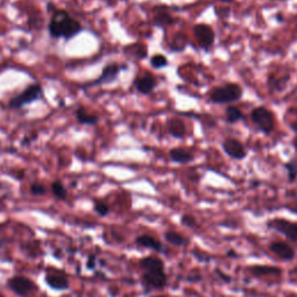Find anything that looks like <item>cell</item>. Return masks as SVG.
Returning <instances> with one entry per match:
<instances>
[{
    "label": "cell",
    "mask_w": 297,
    "mask_h": 297,
    "mask_svg": "<svg viewBox=\"0 0 297 297\" xmlns=\"http://www.w3.org/2000/svg\"><path fill=\"white\" fill-rule=\"evenodd\" d=\"M194 256L199 260V262H201V263H209L210 259H211L210 255L203 251H195Z\"/></svg>",
    "instance_id": "29"
},
{
    "label": "cell",
    "mask_w": 297,
    "mask_h": 297,
    "mask_svg": "<svg viewBox=\"0 0 297 297\" xmlns=\"http://www.w3.org/2000/svg\"><path fill=\"white\" fill-rule=\"evenodd\" d=\"M250 119L253 124H255L258 129L264 132L265 135L272 134V131L275 128V116L273 112L267 109L265 106H260L254 108L251 112Z\"/></svg>",
    "instance_id": "5"
},
{
    "label": "cell",
    "mask_w": 297,
    "mask_h": 297,
    "mask_svg": "<svg viewBox=\"0 0 297 297\" xmlns=\"http://www.w3.org/2000/svg\"><path fill=\"white\" fill-rule=\"evenodd\" d=\"M36 138H38V135L36 134H34V136H30V137H26L22 140V145H28V144H30L31 140H35Z\"/></svg>",
    "instance_id": "31"
},
{
    "label": "cell",
    "mask_w": 297,
    "mask_h": 297,
    "mask_svg": "<svg viewBox=\"0 0 297 297\" xmlns=\"http://www.w3.org/2000/svg\"><path fill=\"white\" fill-rule=\"evenodd\" d=\"M7 286L12 291L21 297H28L36 290V284L26 276H13L7 281Z\"/></svg>",
    "instance_id": "9"
},
{
    "label": "cell",
    "mask_w": 297,
    "mask_h": 297,
    "mask_svg": "<svg viewBox=\"0 0 297 297\" xmlns=\"http://www.w3.org/2000/svg\"><path fill=\"white\" fill-rule=\"evenodd\" d=\"M135 242H136V244L138 245V246L150 248V250H154L156 252H162V250H163L162 243H160L157 238H155V237H152L150 235L138 236L137 238H136Z\"/></svg>",
    "instance_id": "18"
},
{
    "label": "cell",
    "mask_w": 297,
    "mask_h": 297,
    "mask_svg": "<svg viewBox=\"0 0 297 297\" xmlns=\"http://www.w3.org/2000/svg\"><path fill=\"white\" fill-rule=\"evenodd\" d=\"M284 170L287 172L288 181L289 182H295L297 180V160L290 159L283 165Z\"/></svg>",
    "instance_id": "24"
},
{
    "label": "cell",
    "mask_w": 297,
    "mask_h": 297,
    "mask_svg": "<svg viewBox=\"0 0 297 297\" xmlns=\"http://www.w3.org/2000/svg\"><path fill=\"white\" fill-rule=\"evenodd\" d=\"M228 255L229 256H237V253L235 252V250H230L228 252Z\"/></svg>",
    "instance_id": "38"
},
{
    "label": "cell",
    "mask_w": 297,
    "mask_h": 297,
    "mask_svg": "<svg viewBox=\"0 0 297 297\" xmlns=\"http://www.w3.org/2000/svg\"><path fill=\"white\" fill-rule=\"evenodd\" d=\"M164 237H165L167 243L174 245V246L183 247V246H187L188 245V239L186 238V237L181 234H179V232H176V231H173V230L166 231Z\"/></svg>",
    "instance_id": "21"
},
{
    "label": "cell",
    "mask_w": 297,
    "mask_h": 297,
    "mask_svg": "<svg viewBox=\"0 0 297 297\" xmlns=\"http://www.w3.org/2000/svg\"><path fill=\"white\" fill-rule=\"evenodd\" d=\"M267 228L286 237L289 242H297V223L286 218H273L267 220Z\"/></svg>",
    "instance_id": "8"
},
{
    "label": "cell",
    "mask_w": 297,
    "mask_h": 297,
    "mask_svg": "<svg viewBox=\"0 0 297 297\" xmlns=\"http://www.w3.org/2000/svg\"><path fill=\"white\" fill-rule=\"evenodd\" d=\"M292 146H294V148L297 151V135L295 136L294 140H292Z\"/></svg>",
    "instance_id": "37"
},
{
    "label": "cell",
    "mask_w": 297,
    "mask_h": 297,
    "mask_svg": "<svg viewBox=\"0 0 297 297\" xmlns=\"http://www.w3.org/2000/svg\"><path fill=\"white\" fill-rule=\"evenodd\" d=\"M270 251L273 254L278 256L279 259L283 260V262H290L296 255L294 247L287 242H282V240H274V242H272L270 244Z\"/></svg>",
    "instance_id": "12"
},
{
    "label": "cell",
    "mask_w": 297,
    "mask_h": 297,
    "mask_svg": "<svg viewBox=\"0 0 297 297\" xmlns=\"http://www.w3.org/2000/svg\"><path fill=\"white\" fill-rule=\"evenodd\" d=\"M83 30L82 23L65 10L56 11L51 14L50 21L48 23V33L50 38L55 40L62 39L64 41H70Z\"/></svg>",
    "instance_id": "1"
},
{
    "label": "cell",
    "mask_w": 297,
    "mask_h": 297,
    "mask_svg": "<svg viewBox=\"0 0 297 297\" xmlns=\"http://www.w3.org/2000/svg\"><path fill=\"white\" fill-rule=\"evenodd\" d=\"M155 297H165V296H155Z\"/></svg>",
    "instance_id": "41"
},
{
    "label": "cell",
    "mask_w": 297,
    "mask_h": 297,
    "mask_svg": "<svg viewBox=\"0 0 297 297\" xmlns=\"http://www.w3.org/2000/svg\"><path fill=\"white\" fill-rule=\"evenodd\" d=\"M47 10H48V12H50V10H51V14L55 13V12L57 11V9H56V7H55V4L54 3H48L47 4Z\"/></svg>",
    "instance_id": "35"
},
{
    "label": "cell",
    "mask_w": 297,
    "mask_h": 297,
    "mask_svg": "<svg viewBox=\"0 0 297 297\" xmlns=\"http://www.w3.org/2000/svg\"><path fill=\"white\" fill-rule=\"evenodd\" d=\"M250 274L254 278H279L282 275V270L276 266H270V265H252L247 268Z\"/></svg>",
    "instance_id": "13"
},
{
    "label": "cell",
    "mask_w": 297,
    "mask_h": 297,
    "mask_svg": "<svg viewBox=\"0 0 297 297\" xmlns=\"http://www.w3.org/2000/svg\"><path fill=\"white\" fill-rule=\"evenodd\" d=\"M226 121L229 124H235L240 121H246V116L236 106H228L226 109Z\"/></svg>",
    "instance_id": "20"
},
{
    "label": "cell",
    "mask_w": 297,
    "mask_h": 297,
    "mask_svg": "<svg viewBox=\"0 0 297 297\" xmlns=\"http://www.w3.org/2000/svg\"><path fill=\"white\" fill-rule=\"evenodd\" d=\"M289 128H290V129L292 131L296 132V134H297V109H296V119H295V121H292V122L289 123Z\"/></svg>",
    "instance_id": "33"
},
{
    "label": "cell",
    "mask_w": 297,
    "mask_h": 297,
    "mask_svg": "<svg viewBox=\"0 0 297 297\" xmlns=\"http://www.w3.org/2000/svg\"><path fill=\"white\" fill-rule=\"evenodd\" d=\"M286 208H287V209H288L289 211L292 212V214L297 215V201H296L295 203L290 204V206H286Z\"/></svg>",
    "instance_id": "32"
},
{
    "label": "cell",
    "mask_w": 297,
    "mask_h": 297,
    "mask_svg": "<svg viewBox=\"0 0 297 297\" xmlns=\"http://www.w3.org/2000/svg\"><path fill=\"white\" fill-rule=\"evenodd\" d=\"M93 208H94V211L96 212V214H98L99 216H101V217H105V216L109 214V211H110L109 206H108V204L103 201H100V200H95Z\"/></svg>",
    "instance_id": "26"
},
{
    "label": "cell",
    "mask_w": 297,
    "mask_h": 297,
    "mask_svg": "<svg viewBox=\"0 0 297 297\" xmlns=\"http://www.w3.org/2000/svg\"><path fill=\"white\" fill-rule=\"evenodd\" d=\"M167 130L172 137L182 139L186 137V126L180 119H171L167 121Z\"/></svg>",
    "instance_id": "17"
},
{
    "label": "cell",
    "mask_w": 297,
    "mask_h": 297,
    "mask_svg": "<svg viewBox=\"0 0 297 297\" xmlns=\"http://www.w3.org/2000/svg\"><path fill=\"white\" fill-rule=\"evenodd\" d=\"M216 274H217L219 276V278H220V280L224 281V282H227V283H230L231 282V278H230V276L227 275V274H224V273H222L219 270H216Z\"/></svg>",
    "instance_id": "30"
},
{
    "label": "cell",
    "mask_w": 297,
    "mask_h": 297,
    "mask_svg": "<svg viewBox=\"0 0 297 297\" xmlns=\"http://www.w3.org/2000/svg\"><path fill=\"white\" fill-rule=\"evenodd\" d=\"M175 21L176 20L172 17L171 14L165 13V12H160V13L156 14L154 17V25L160 28H165L174 25Z\"/></svg>",
    "instance_id": "22"
},
{
    "label": "cell",
    "mask_w": 297,
    "mask_h": 297,
    "mask_svg": "<svg viewBox=\"0 0 297 297\" xmlns=\"http://www.w3.org/2000/svg\"><path fill=\"white\" fill-rule=\"evenodd\" d=\"M181 223L184 227L191 228V229L198 228V220H196L194 216L188 215V214H184L181 216Z\"/></svg>",
    "instance_id": "28"
},
{
    "label": "cell",
    "mask_w": 297,
    "mask_h": 297,
    "mask_svg": "<svg viewBox=\"0 0 297 297\" xmlns=\"http://www.w3.org/2000/svg\"><path fill=\"white\" fill-rule=\"evenodd\" d=\"M94 266H95L94 256H93V255H91V256H90V259H88V262H87V267L90 268V270H93Z\"/></svg>",
    "instance_id": "34"
},
{
    "label": "cell",
    "mask_w": 297,
    "mask_h": 297,
    "mask_svg": "<svg viewBox=\"0 0 297 297\" xmlns=\"http://www.w3.org/2000/svg\"><path fill=\"white\" fill-rule=\"evenodd\" d=\"M243 93V88L238 84L228 83L223 86L212 88L209 94V101L215 105H228L242 99Z\"/></svg>",
    "instance_id": "3"
},
{
    "label": "cell",
    "mask_w": 297,
    "mask_h": 297,
    "mask_svg": "<svg viewBox=\"0 0 297 297\" xmlns=\"http://www.w3.org/2000/svg\"><path fill=\"white\" fill-rule=\"evenodd\" d=\"M0 297H4V296H3V295H2V294H0Z\"/></svg>",
    "instance_id": "42"
},
{
    "label": "cell",
    "mask_w": 297,
    "mask_h": 297,
    "mask_svg": "<svg viewBox=\"0 0 297 297\" xmlns=\"http://www.w3.org/2000/svg\"><path fill=\"white\" fill-rule=\"evenodd\" d=\"M150 65L155 70H160L168 66V61L165 56L162 54H156L150 58Z\"/></svg>",
    "instance_id": "25"
},
{
    "label": "cell",
    "mask_w": 297,
    "mask_h": 297,
    "mask_svg": "<svg viewBox=\"0 0 297 297\" xmlns=\"http://www.w3.org/2000/svg\"><path fill=\"white\" fill-rule=\"evenodd\" d=\"M29 192L34 196H42L47 193V187L41 182H33L29 187Z\"/></svg>",
    "instance_id": "27"
},
{
    "label": "cell",
    "mask_w": 297,
    "mask_h": 297,
    "mask_svg": "<svg viewBox=\"0 0 297 297\" xmlns=\"http://www.w3.org/2000/svg\"><path fill=\"white\" fill-rule=\"evenodd\" d=\"M51 193L58 200H65L67 198V190L61 180H56L51 183Z\"/></svg>",
    "instance_id": "23"
},
{
    "label": "cell",
    "mask_w": 297,
    "mask_h": 297,
    "mask_svg": "<svg viewBox=\"0 0 297 297\" xmlns=\"http://www.w3.org/2000/svg\"><path fill=\"white\" fill-rule=\"evenodd\" d=\"M220 3H224V4H230V3H234L235 0H219Z\"/></svg>",
    "instance_id": "39"
},
{
    "label": "cell",
    "mask_w": 297,
    "mask_h": 297,
    "mask_svg": "<svg viewBox=\"0 0 297 297\" xmlns=\"http://www.w3.org/2000/svg\"><path fill=\"white\" fill-rule=\"evenodd\" d=\"M290 82V77L289 76H283V77H275L274 75L268 76V88L271 91H276V92H282L286 90L288 83Z\"/></svg>",
    "instance_id": "19"
},
{
    "label": "cell",
    "mask_w": 297,
    "mask_h": 297,
    "mask_svg": "<svg viewBox=\"0 0 297 297\" xmlns=\"http://www.w3.org/2000/svg\"><path fill=\"white\" fill-rule=\"evenodd\" d=\"M271 2H276V0H271ZM279 2H286V0H279Z\"/></svg>",
    "instance_id": "40"
},
{
    "label": "cell",
    "mask_w": 297,
    "mask_h": 297,
    "mask_svg": "<svg viewBox=\"0 0 297 297\" xmlns=\"http://www.w3.org/2000/svg\"><path fill=\"white\" fill-rule=\"evenodd\" d=\"M75 118L83 126H95L99 122L98 115L91 114L83 106H78L75 110Z\"/></svg>",
    "instance_id": "16"
},
{
    "label": "cell",
    "mask_w": 297,
    "mask_h": 297,
    "mask_svg": "<svg viewBox=\"0 0 297 297\" xmlns=\"http://www.w3.org/2000/svg\"><path fill=\"white\" fill-rule=\"evenodd\" d=\"M276 20H278L279 23H282L284 21V18H283L282 13H278V14H276Z\"/></svg>",
    "instance_id": "36"
},
{
    "label": "cell",
    "mask_w": 297,
    "mask_h": 297,
    "mask_svg": "<svg viewBox=\"0 0 297 297\" xmlns=\"http://www.w3.org/2000/svg\"><path fill=\"white\" fill-rule=\"evenodd\" d=\"M139 266L144 271L142 276V282L144 287L147 289H160L165 288L167 283V275L164 270V263L157 256L150 255L140 259Z\"/></svg>",
    "instance_id": "2"
},
{
    "label": "cell",
    "mask_w": 297,
    "mask_h": 297,
    "mask_svg": "<svg viewBox=\"0 0 297 297\" xmlns=\"http://www.w3.org/2000/svg\"><path fill=\"white\" fill-rule=\"evenodd\" d=\"M224 154L235 160H243L247 157V151L244 144L236 138H227L222 143Z\"/></svg>",
    "instance_id": "11"
},
{
    "label": "cell",
    "mask_w": 297,
    "mask_h": 297,
    "mask_svg": "<svg viewBox=\"0 0 297 297\" xmlns=\"http://www.w3.org/2000/svg\"><path fill=\"white\" fill-rule=\"evenodd\" d=\"M46 282L48 283V286L56 289V290H64V289H67L69 287V281H67L66 276L57 272L48 273L46 275Z\"/></svg>",
    "instance_id": "14"
},
{
    "label": "cell",
    "mask_w": 297,
    "mask_h": 297,
    "mask_svg": "<svg viewBox=\"0 0 297 297\" xmlns=\"http://www.w3.org/2000/svg\"><path fill=\"white\" fill-rule=\"evenodd\" d=\"M132 84H134L135 90L137 91L139 94L143 95L151 94L152 92L156 90V87L158 86L157 79H156V77L151 73V72L147 71L137 76V77L134 79V83Z\"/></svg>",
    "instance_id": "10"
},
{
    "label": "cell",
    "mask_w": 297,
    "mask_h": 297,
    "mask_svg": "<svg viewBox=\"0 0 297 297\" xmlns=\"http://www.w3.org/2000/svg\"><path fill=\"white\" fill-rule=\"evenodd\" d=\"M193 34L200 48L206 53H209L215 44L216 35L214 29L206 23H198L193 28Z\"/></svg>",
    "instance_id": "7"
},
{
    "label": "cell",
    "mask_w": 297,
    "mask_h": 297,
    "mask_svg": "<svg viewBox=\"0 0 297 297\" xmlns=\"http://www.w3.org/2000/svg\"><path fill=\"white\" fill-rule=\"evenodd\" d=\"M170 158L172 162L175 164H181V165H184V164L192 163L195 157L192 152L186 150V148L174 147L170 151Z\"/></svg>",
    "instance_id": "15"
},
{
    "label": "cell",
    "mask_w": 297,
    "mask_h": 297,
    "mask_svg": "<svg viewBox=\"0 0 297 297\" xmlns=\"http://www.w3.org/2000/svg\"><path fill=\"white\" fill-rule=\"evenodd\" d=\"M123 69H128L127 65H120L116 62L107 63L105 66L102 67L101 73L93 82L88 83L87 86H100V85H109V84L115 83L119 79L120 73L123 71Z\"/></svg>",
    "instance_id": "6"
},
{
    "label": "cell",
    "mask_w": 297,
    "mask_h": 297,
    "mask_svg": "<svg viewBox=\"0 0 297 297\" xmlns=\"http://www.w3.org/2000/svg\"><path fill=\"white\" fill-rule=\"evenodd\" d=\"M43 98V87L39 83H33L28 85L25 90L14 95L9 101L11 109L20 110L28 105H31Z\"/></svg>",
    "instance_id": "4"
}]
</instances>
